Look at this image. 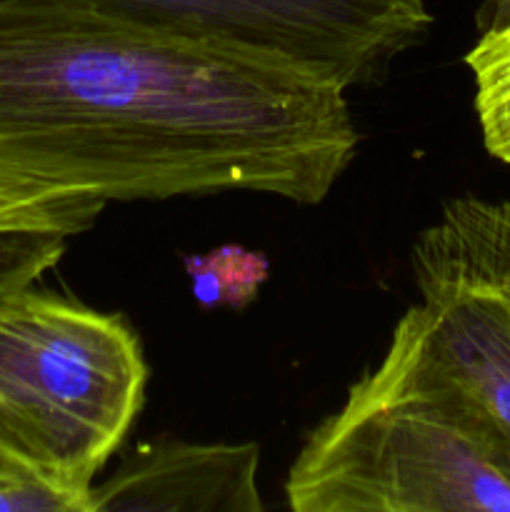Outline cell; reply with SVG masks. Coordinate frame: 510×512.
I'll return each instance as SVG.
<instances>
[{"instance_id": "9c48e42d", "label": "cell", "mask_w": 510, "mask_h": 512, "mask_svg": "<svg viewBox=\"0 0 510 512\" xmlns=\"http://www.w3.org/2000/svg\"><path fill=\"white\" fill-rule=\"evenodd\" d=\"M105 210L98 200L65 198L0 168V228H48L80 235Z\"/></svg>"}, {"instance_id": "ba28073f", "label": "cell", "mask_w": 510, "mask_h": 512, "mask_svg": "<svg viewBox=\"0 0 510 512\" xmlns=\"http://www.w3.org/2000/svg\"><path fill=\"white\" fill-rule=\"evenodd\" d=\"M0 512H90L88 498L50 473L0 410Z\"/></svg>"}, {"instance_id": "3957f363", "label": "cell", "mask_w": 510, "mask_h": 512, "mask_svg": "<svg viewBox=\"0 0 510 512\" xmlns=\"http://www.w3.org/2000/svg\"><path fill=\"white\" fill-rule=\"evenodd\" d=\"M148 365L118 315L28 288L0 300V410L35 458L88 498L133 428Z\"/></svg>"}, {"instance_id": "7a4b0ae2", "label": "cell", "mask_w": 510, "mask_h": 512, "mask_svg": "<svg viewBox=\"0 0 510 512\" xmlns=\"http://www.w3.org/2000/svg\"><path fill=\"white\" fill-rule=\"evenodd\" d=\"M285 500L295 512H510V443L430 360L408 308L380 363L305 438Z\"/></svg>"}, {"instance_id": "52a82bcc", "label": "cell", "mask_w": 510, "mask_h": 512, "mask_svg": "<svg viewBox=\"0 0 510 512\" xmlns=\"http://www.w3.org/2000/svg\"><path fill=\"white\" fill-rule=\"evenodd\" d=\"M465 63L475 80V110L485 148L510 165V13L495 15Z\"/></svg>"}, {"instance_id": "277c9868", "label": "cell", "mask_w": 510, "mask_h": 512, "mask_svg": "<svg viewBox=\"0 0 510 512\" xmlns=\"http://www.w3.org/2000/svg\"><path fill=\"white\" fill-rule=\"evenodd\" d=\"M410 260L425 353L510 443V203L453 198Z\"/></svg>"}, {"instance_id": "7c38bea8", "label": "cell", "mask_w": 510, "mask_h": 512, "mask_svg": "<svg viewBox=\"0 0 510 512\" xmlns=\"http://www.w3.org/2000/svg\"><path fill=\"white\" fill-rule=\"evenodd\" d=\"M495 3H498V15L510 13V0H495Z\"/></svg>"}, {"instance_id": "8fae6325", "label": "cell", "mask_w": 510, "mask_h": 512, "mask_svg": "<svg viewBox=\"0 0 510 512\" xmlns=\"http://www.w3.org/2000/svg\"><path fill=\"white\" fill-rule=\"evenodd\" d=\"M248 258L250 253H243V250H218V253L208 255V258L190 260L188 263L190 278H193L198 298H203L205 303H235V305L253 298L255 290H258V283L238 278V275H235V278L230 275Z\"/></svg>"}, {"instance_id": "8992f818", "label": "cell", "mask_w": 510, "mask_h": 512, "mask_svg": "<svg viewBox=\"0 0 510 512\" xmlns=\"http://www.w3.org/2000/svg\"><path fill=\"white\" fill-rule=\"evenodd\" d=\"M258 468L253 443H145L93 485V512H258Z\"/></svg>"}, {"instance_id": "5b68a950", "label": "cell", "mask_w": 510, "mask_h": 512, "mask_svg": "<svg viewBox=\"0 0 510 512\" xmlns=\"http://www.w3.org/2000/svg\"><path fill=\"white\" fill-rule=\"evenodd\" d=\"M150 23L223 35L375 85L433 25L425 0H85Z\"/></svg>"}, {"instance_id": "30bf717a", "label": "cell", "mask_w": 510, "mask_h": 512, "mask_svg": "<svg viewBox=\"0 0 510 512\" xmlns=\"http://www.w3.org/2000/svg\"><path fill=\"white\" fill-rule=\"evenodd\" d=\"M70 235L48 228H0V300L33 288L60 263Z\"/></svg>"}, {"instance_id": "6da1fadb", "label": "cell", "mask_w": 510, "mask_h": 512, "mask_svg": "<svg viewBox=\"0 0 510 512\" xmlns=\"http://www.w3.org/2000/svg\"><path fill=\"white\" fill-rule=\"evenodd\" d=\"M348 90L245 40L85 0H0V168L65 198L318 205L360 148Z\"/></svg>"}]
</instances>
